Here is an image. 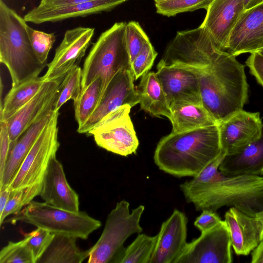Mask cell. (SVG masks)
I'll return each mask as SVG.
<instances>
[{"instance_id": "cell-39", "label": "cell", "mask_w": 263, "mask_h": 263, "mask_svg": "<svg viewBox=\"0 0 263 263\" xmlns=\"http://www.w3.org/2000/svg\"><path fill=\"white\" fill-rule=\"evenodd\" d=\"M222 219L214 211L210 210L202 211L201 214L196 218L194 224L201 232L209 230L221 222Z\"/></svg>"}, {"instance_id": "cell-30", "label": "cell", "mask_w": 263, "mask_h": 263, "mask_svg": "<svg viewBox=\"0 0 263 263\" xmlns=\"http://www.w3.org/2000/svg\"><path fill=\"white\" fill-rule=\"evenodd\" d=\"M82 69L78 65L73 67L66 74L61 83L54 111H59L60 108L70 99L73 102L77 101L82 90Z\"/></svg>"}, {"instance_id": "cell-34", "label": "cell", "mask_w": 263, "mask_h": 263, "mask_svg": "<svg viewBox=\"0 0 263 263\" xmlns=\"http://www.w3.org/2000/svg\"><path fill=\"white\" fill-rule=\"evenodd\" d=\"M126 42L131 63L149 39L139 23L130 21L126 26Z\"/></svg>"}, {"instance_id": "cell-9", "label": "cell", "mask_w": 263, "mask_h": 263, "mask_svg": "<svg viewBox=\"0 0 263 263\" xmlns=\"http://www.w3.org/2000/svg\"><path fill=\"white\" fill-rule=\"evenodd\" d=\"M132 107L124 105L99 122L87 134L93 136L100 147L114 154L127 156L136 153L139 140L131 120Z\"/></svg>"}, {"instance_id": "cell-29", "label": "cell", "mask_w": 263, "mask_h": 263, "mask_svg": "<svg viewBox=\"0 0 263 263\" xmlns=\"http://www.w3.org/2000/svg\"><path fill=\"white\" fill-rule=\"evenodd\" d=\"M102 89V81L100 77L82 89L78 99L73 102L78 127L82 125L96 110L101 98Z\"/></svg>"}, {"instance_id": "cell-33", "label": "cell", "mask_w": 263, "mask_h": 263, "mask_svg": "<svg viewBox=\"0 0 263 263\" xmlns=\"http://www.w3.org/2000/svg\"><path fill=\"white\" fill-rule=\"evenodd\" d=\"M29 38L40 62L46 65L49 52L55 41L54 33H46L27 26Z\"/></svg>"}, {"instance_id": "cell-18", "label": "cell", "mask_w": 263, "mask_h": 263, "mask_svg": "<svg viewBox=\"0 0 263 263\" xmlns=\"http://www.w3.org/2000/svg\"><path fill=\"white\" fill-rule=\"evenodd\" d=\"M187 218L175 209L161 224L150 263H174L185 247Z\"/></svg>"}, {"instance_id": "cell-32", "label": "cell", "mask_w": 263, "mask_h": 263, "mask_svg": "<svg viewBox=\"0 0 263 263\" xmlns=\"http://www.w3.org/2000/svg\"><path fill=\"white\" fill-rule=\"evenodd\" d=\"M0 262L33 263L31 250L25 239L9 241L0 251Z\"/></svg>"}, {"instance_id": "cell-7", "label": "cell", "mask_w": 263, "mask_h": 263, "mask_svg": "<svg viewBox=\"0 0 263 263\" xmlns=\"http://www.w3.org/2000/svg\"><path fill=\"white\" fill-rule=\"evenodd\" d=\"M144 206L140 205L130 212L125 200L117 203L107 217L103 231L96 243L89 248L87 262H111L123 249L125 241L132 235L141 233L140 224Z\"/></svg>"}, {"instance_id": "cell-10", "label": "cell", "mask_w": 263, "mask_h": 263, "mask_svg": "<svg viewBox=\"0 0 263 263\" xmlns=\"http://www.w3.org/2000/svg\"><path fill=\"white\" fill-rule=\"evenodd\" d=\"M232 243L224 220L186 244L174 263H231Z\"/></svg>"}, {"instance_id": "cell-45", "label": "cell", "mask_w": 263, "mask_h": 263, "mask_svg": "<svg viewBox=\"0 0 263 263\" xmlns=\"http://www.w3.org/2000/svg\"><path fill=\"white\" fill-rule=\"evenodd\" d=\"M259 219L261 224L260 241L263 240V213L257 217Z\"/></svg>"}, {"instance_id": "cell-1", "label": "cell", "mask_w": 263, "mask_h": 263, "mask_svg": "<svg viewBox=\"0 0 263 263\" xmlns=\"http://www.w3.org/2000/svg\"><path fill=\"white\" fill-rule=\"evenodd\" d=\"M226 155L222 151L198 175L180 185L186 201L198 211L230 206L251 217L259 216L263 213V177L223 175L219 167Z\"/></svg>"}, {"instance_id": "cell-37", "label": "cell", "mask_w": 263, "mask_h": 263, "mask_svg": "<svg viewBox=\"0 0 263 263\" xmlns=\"http://www.w3.org/2000/svg\"><path fill=\"white\" fill-rule=\"evenodd\" d=\"M30 202L25 190L12 191L6 205L0 215V225H2L8 216L17 214Z\"/></svg>"}, {"instance_id": "cell-14", "label": "cell", "mask_w": 263, "mask_h": 263, "mask_svg": "<svg viewBox=\"0 0 263 263\" xmlns=\"http://www.w3.org/2000/svg\"><path fill=\"white\" fill-rule=\"evenodd\" d=\"M221 151L227 155L237 152L258 139L263 123L258 112L240 110L218 124Z\"/></svg>"}, {"instance_id": "cell-28", "label": "cell", "mask_w": 263, "mask_h": 263, "mask_svg": "<svg viewBox=\"0 0 263 263\" xmlns=\"http://www.w3.org/2000/svg\"><path fill=\"white\" fill-rule=\"evenodd\" d=\"M157 235L139 233L127 248H123L111 262L150 263L157 241Z\"/></svg>"}, {"instance_id": "cell-26", "label": "cell", "mask_w": 263, "mask_h": 263, "mask_svg": "<svg viewBox=\"0 0 263 263\" xmlns=\"http://www.w3.org/2000/svg\"><path fill=\"white\" fill-rule=\"evenodd\" d=\"M77 238L64 234H54L47 250L37 263H81L89 256V249L80 250Z\"/></svg>"}, {"instance_id": "cell-4", "label": "cell", "mask_w": 263, "mask_h": 263, "mask_svg": "<svg viewBox=\"0 0 263 263\" xmlns=\"http://www.w3.org/2000/svg\"><path fill=\"white\" fill-rule=\"evenodd\" d=\"M26 21L0 0V61L7 67L15 86L38 77L41 63L31 46Z\"/></svg>"}, {"instance_id": "cell-13", "label": "cell", "mask_w": 263, "mask_h": 263, "mask_svg": "<svg viewBox=\"0 0 263 263\" xmlns=\"http://www.w3.org/2000/svg\"><path fill=\"white\" fill-rule=\"evenodd\" d=\"M64 78L46 81L38 92L7 121L11 146L33 123L54 106Z\"/></svg>"}, {"instance_id": "cell-3", "label": "cell", "mask_w": 263, "mask_h": 263, "mask_svg": "<svg viewBox=\"0 0 263 263\" xmlns=\"http://www.w3.org/2000/svg\"><path fill=\"white\" fill-rule=\"evenodd\" d=\"M218 125L171 133L158 143L154 155L159 170L177 177H194L221 152Z\"/></svg>"}, {"instance_id": "cell-31", "label": "cell", "mask_w": 263, "mask_h": 263, "mask_svg": "<svg viewBox=\"0 0 263 263\" xmlns=\"http://www.w3.org/2000/svg\"><path fill=\"white\" fill-rule=\"evenodd\" d=\"M213 0H166L156 3L157 12L163 15L172 16L182 12L200 9L207 10Z\"/></svg>"}, {"instance_id": "cell-19", "label": "cell", "mask_w": 263, "mask_h": 263, "mask_svg": "<svg viewBox=\"0 0 263 263\" xmlns=\"http://www.w3.org/2000/svg\"><path fill=\"white\" fill-rule=\"evenodd\" d=\"M39 196L51 206L72 212L79 211V195L68 183L63 165L56 156L47 167Z\"/></svg>"}, {"instance_id": "cell-17", "label": "cell", "mask_w": 263, "mask_h": 263, "mask_svg": "<svg viewBox=\"0 0 263 263\" xmlns=\"http://www.w3.org/2000/svg\"><path fill=\"white\" fill-rule=\"evenodd\" d=\"M263 48V2L245 10L229 36L226 51L235 57Z\"/></svg>"}, {"instance_id": "cell-47", "label": "cell", "mask_w": 263, "mask_h": 263, "mask_svg": "<svg viewBox=\"0 0 263 263\" xmlns=\"http://www.w3.org/2000/svg\"><path fill=\"white\" fill-rule=\"evenodd\" d=\"M154 1L156 3L161 2H163L164 1H166V0H154Z\"/></svg>"}, {"instance_id": "cell-16", "label": "cell", "mask_w": 263, "mask_h": 263, "mask_svg": "<svg viewBox=\"0 0 263 263\" xmlns=\"http://www.w3.org/2000/svg\"><path fill=\"white\" fill-rule=\"evenodd\" d=\"M201 26L221 50L226 51L230 34L245 11L243 0H213Z\"/></svg>"}, {"instance_id": "cell-27", "label": "cell", "mask_w": 263, "mask_h": 263, "mask_svg": "<svg viewBox=\"0 0 263 263\" xmlns=\"http://www.w3.org/2000/svg\"><path fill=\"white\" fill-rule=\"evenodd\" d=\"M45 82L43 76H38L12 86L1 105V119L10 118L38 92Z\"/></svg>"}, {"instance_id": "cell-25", "label": "cell", "mask_w": 263, "mask_h": 263, "mask_svg": "<svg viewBox=\"0 0 263 263\" xmlns=\"http://www.w3.org/2000/svg\"><path fill=\"white\" fill-rule=\"evenodd\" d=\"M172 133H181L217 124L202 104L185 103L171 108Z\"/></svg>"}, {"instance_id": "cell-42", "label": "cell", "mask_w": 263, "mask_h": 263, "mask_svg": "<svg viewBox=\"0 0 263 263\" xmlns=\"http://www.w3.org/2000/svg\"><path fill=\"white\" fill-rule=\"evenodd\" d=\"M9 185L0 188V215L2 214L11 193Z\"/></svg>"}, {"instance_id": "cell-6", "label": "cell", "mask_w": 263, "mask_h": 263, "mask_svg": "<svg viewBox=\"0 0 263 263\" xmlns=\"http://www.w3.org/2000/svg\"><path fill=\"white\" fill-rule=\"evenodd\" d=\"M21 221L44 229L54 234H64L82 239L101 226L100 221L84 211L72 212L51 206L46 202L31 201L3 223Z\"/></svg>"}, {"instance_id": "cell-38", "label": "cell", "mask_w": 263, "mask_h": 263, "mask_svg": "<svg viewBox=\"0 0 263 263\" xmlns=\"http://www.w3.org/2000/svg\"><path fill=\"white\" fill-rule=\"evenodd\" d=\"M0 180L2 179L10 151L8 127L6 121L0 119Z\"/></svg>"}, {"instance_id": "cell-36", "label": "cell", "mask_w": 263, "mask_h": 263, "mask_svg": "<svg viewBox=\"0 0 263 263\" xmlns=\"http://www.w3.org/2000/svg\"><path fill=\"white\" fill-rule=\"evenodd\" d=\"M157 55V52L151 42L144 45L131 63L135 80L142 77L151 69Z\"/></svg>"}, {"instance_id": "cell-46", "label": "cell", "mask_w": 263, "mask_h": 263, "mask_svg": "<svg viewBox=\"0 0 263 263\" xmlns=\"http://www.w3.org/2000/svg\"><path fill=\"white\" fill-rule=\"evenodd\" d=\"M258 53H259L261 56L263 57V48L259 49V50L256 51Z\"/></svg>"}, {"instance_id": "cell-40", "label": "cell", "mask_w": 263, "mask_h": 263, "mask_svg": "<svg viewBox=\"0 0 263 263\" xmlns=\"http://www.w3.org/2000/svg\"><path fill=\"white\" fill-rule=\"evenodd\" d=\"M250 73L263 87V57L257 52L251 53L246 62Z\"/></svg>"}, {"instance_id": "cell-22", "label": "cell", "mask_w": 263, "mask_h": 263, "mask_svg": "<svg viewBox=\"0 0 263 263\" xmlns=\"http://www.w3.org/2000/svg\"><path fill=\"white\" fill-rule=\"evenodd\" d=\"M219 170L228 176H263V126L260 137L237 152L226 155Z\"/></svg>"}, {"instance_id": "cell-20", "label": "cell", "mask_w": 263, "mask_h": 263, "mask_svg": "<svg viewBox=\"0 0 263 263\" xmlns=\"http://www.w3.org/2000/svg\"><path fill=\"white\" fill-rule=\"evenodd\" d=\"M127 1L94 0L58 7H42L37 6L28 11L24 18L26 22L36 24L56 22L70 18L85 17L108 11Z\"/></svg>"}, {"instance_id": "cell-8", "label": "cell", "mask_w": 263, "mask_h": 263, "mask_svg": "<svg viewBox=\"0 0 263 263\" xmlns=\"http://www.w3.org/2000/svg\"><path fill=\"white\" fill-rule=\"evenodd\" d=\"M59 111H55L10 181L12 191L34 189L41 191V183L51 159L60 146Z\"/></svg>"}, {"instance_id": "cell-23", "label": "cell", "mask_w": 263, "mask_h": 263, "mask_svg": "<svg viewBox=\"0 0 263 263\" xmlns=\"http://www.w3.org/2000/svg\"><path fill=\"white\" fill-rule=\"evenodd\" d=\"M55 111L51 109L32 124L17 140L10 148L0 188L9 185L25 157L32 147L41 132L53 117Z\"/></svg>"}, {"instance_id": "cell-12", "label": "cell", "mask_w": 263, "mask_h": 263, "mask_svg": "<svg viewBox=\"0 0 263 263\" xmlns=\"http://www.w3.org/2000/svg\"><path fill=\"white\" fill-rule=\"evenodd\" d=\"M95 28L78 27L67 30L56 48L53 60L47 65L43 76L45 81L64 78L73 67L78 65L89 47Z\"/></svg>"}, {"instance_id": "cell-35", "label": "cell", "mask_w": 263, "mask_h": 263, "mask_svg": "<svg viewBox=\"0 0 263 263\" xmlns=\"http://www.w3.org/2000/svg\"><path fill=\"white\" fill-rule=\"evenodd\" d=\"M23 235L31 250L33 263H37L54 236V234L40 228Z\"/></svg>"}, {"instance_id": "cell-2", "label": "cell", "mask_w": 263, "mask_h": 263, "mask_svg": "<svg viewBox=\"0 0 263 263\" xmlns=\"http://www.w3.org/2000/svg\"><path fill=\"white\" fill-rule=\"evenodd\" d=\"M186 69L197 76L202 104L217 124L243 109L249 86L245 65L235 56L222 51L209 64Z\"/></svg>"}, {"instance_id": "cell-15", "label": "cell", "mask_w": 263, "mask_h": 263, "mask_svg": "<svg viewBox=\"0 0 263 263\" xmlns=\"http://www.w3.org/2000/svg\"><path fill=\"white\" fill-rule=\"evenodd\" d=\"M156 73L170 108L181 104H202L198 79L191 70L165 65L160 60Z\"/></svg>"}, {"instance_id": "cell-24", "label": "cell", "mask_w": 263, "mask_h": 263, "mask_svg": "<svg viewBox=\"0 0 263 263\" xmlns=\"http://www.w3.org/2000/svg\"><path fill=\"white\" fill-rule=\"evenodd\" d=\"M137 90L141 109L152 116H164L170 119L171 110L156 72L144 74Z\"/></svg>"}, {"instance_id": "cell-11", "label": "cell", "mask_w": 263, "mask_h": 263, "mask_svg": "<svg viewBox=\"0 0 263 263\" xmlns=\"http://www.w3.org/2000/svg\"><path fill=\"white\" fill-rule=\"evenodd\" d=\"M131 69L119 71L111 80L95 111L77 132L87 134L107 115L119 107H132L139 103V98Z\"/></svg>"}, {"instance_id": "cell-44", "label": "cell", "mask_w": 263, "mask_h": 263, "mask_svg": "<svg viewBox=\"0 0 263 263\" xmlns=\"http://www.w3.org/2000/svg\"><path fill=\"white\" fill-rule=\"evenodd\" d=\"M245 10L254 7L263 2V0H243Z\"/></svg>"}, {"instance_id": "cell-41", "label": "cell", "mask_w": 263, "mask_h": 263, "mask_svg": "<svg viewBox=\"0 0 263 263\" xmlns=\"http://www.w3.org/2000/svg\"><path fill=\"white\" fill-rule=\"evenodd\" d=\"M94 0H41L39 5L42 7H58L74 5Z\"/></svg>"}, {"instance_id": "cell-43", "label": "cell", "mask_w": 263, "mask_h": 263, "mask_svg": "<svg viewBox=\"0 0 263 263\" xmlns=\"http://www.w3.org/2000/svg\"><path fill=\"white\" fill-rule=\"evenodd\" d=\"M252 263H263V240L251 252Z\"/></svg>"}, {"instance_id": "cell-21", "label": "cell", "mask_w": 263, "mask_h": 263, "mask_svg": "<svg viewBox=\"0 0 263 263\" xmlns=\"http://www.w3.org/2000/svg\"><path fill=\"white\" fill-rule=\"evenodd\" d=\"M224 220L235 253L238 255H249L260 241L261 224L258 217L231 207L226 212Z\"/></svg>"}, {"instance_id": "cell-5", "label": "cell", "mask_w": 263, "mask_h": 263, "mask_svg": "<svg viewBox=\"0 0 263 263\" xmlns=\"http://www.w3.org/2000/svg\"><path fill=\"white\" fill-rule=\"evenodd\" d=\"M126 24L115 23L93 44L84 62L82 89L100 77L102 81V98L109 83L119 71L132 69L126 42Z\"/></svg>"}]
</instances>
